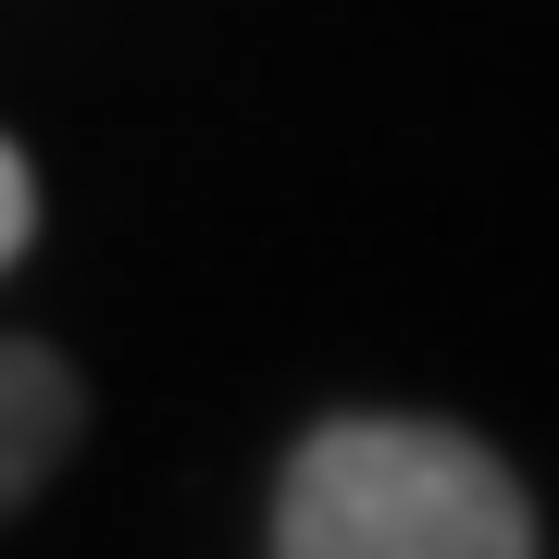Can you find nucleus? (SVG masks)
Listing matches in <instances>:
<instances>
[{
  "mask_svg": "<svg viewBox=\"0 0 559 559\" xmlns=\"http://www.w3.org/2000/svg\"><path fill=\"white\" fill-rule=\"evenodd\" d=\"M87 436V385H75V360L38 348V336H0V522H13L38 485L75 460Z\"/></svg>",
  "mask_w": 559,
  "mask_h": 559,
  "instance_id": "obj_2",
  "label": "nucleus"
},
{
  "mask_svg": "<svg viewBox=\"0 0 559 559\" xmlns=\"http://www.w3.org/2000/svg\"><path fill=\"white\" fill-rule=\"evenodd\" d=\"M286 559H522L535 498L485 436L423 411H336L274 473Z\"/></svg>",
  "mask_w": 559,
  "mask_h": 559,
  "instance_id": "obj_1",
  "label": "nucleus"
},
{
  "mask_svg": "<svg viewBox=\"0 0 559 559\" xmlns=\"http://www.w3.org/2000/svg\"><path fill=\"white\" fill-rule=\"evenodd\" d=\"M25 237H38V175H25V150L0 138V274L25 261Z\"/></svg>",
  "mask_w": 559,
  "mask_h": 559,
  "instance_id": "obj_3",
  "label": "nucleus"
}]
</instances>
